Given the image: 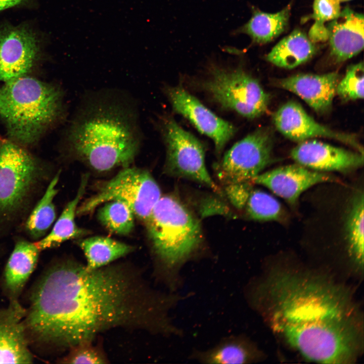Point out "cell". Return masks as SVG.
Segmentation results:
<instances>
[{"label": "cell", "instance_id": "obj_34", "mask_svg": "<svg viewBox=\"0 0 364 364\" xmlns=\"http://www.w3.org/2000/svg\"><path fill=\"white\" fill-rule=\"evenodd\" d=\"M24 0H0V11L19 5Z\"/></svg>", "mask_w": 364, "mask_h": 364}, {"label": "cell", "instance_id": "obj_30", "mask_svg": "<svg viewBox=\"0 0 364 364\" xmlns=\"http://www.w3.org/2000/svg\"><path fill=\"white\" fill-rule=\"evenodd\" d=\"M364 67L362 62L349 66L339 80L336 93L345 101L363 98Z\"/></svg>", "mask_w": 364, "mask_h": 364}, {"label": "cell", "instance_id": "obj_3", "mask_svg": "<svg viewBox=\"0 0 364 364\" xmlns=\"http://www.w3.org/2000/svg\"><path fill=\"white\" fill-rule=\"evenodd\" d=\"M137 113L120 94L94 93L82 103L67 130L66 151L99 172L129 166L142 144Z\"/></svg>", "mask_w": 364, "mask_h": 364}, {"label": "cell", "instance_id": "obj_22", "mask_svg": "<svg viewBox=\"0 0 364 364\" xmlns=\"http://www.w3.org/2000/svg\"><path fill=\"white\" fill-rule=\"evenodd\" d=\"M87 178V175L82 178L75 197L68 203L50 232L34 243L39 251L56 247L67 240L85 234V231L76 225L75 217L79 202L85 190Z\"/></svg>", "mask_w": 364, "mask_h": 364}, {"label": "cell", "instance_id": "obj_17", "mask_svg": "<svg viewBox=\"0 0 364 364\" xmlns=\"http://www.w3.org/2000/svg\"><path fill=\"white\" fill-rule=\"evenodd\" d=\"M339 80L336 72L300 73L280 79L277 85L299 96L317 113L323 114L331 109Z\"/></svg>", "mask_w": 364, "mask_h": 364}, {"label": "cell", "instance_id": "obj_12", "mask_svg": "<svg viewBox=\"0 0 364 364\" xmlns=\"http://www.w3.org/2000/svg\"><path fill=\"white\" fill-rule=\"evenodd\" d=\"M273 122L281 133L293 141L300 143L313 138H326L349 145L363 154V147L355 135L320 124L297 102L290 101L280 107L274 115Z\"/></svg>", "mask_w": 364, "mask_h": 364}, {"label": "cell", "instance_id": "obj_5", "mask_svg": "<svg viewBox=\"0 0 364 364\" xmlns=\"http://www.w3.org/2000/svg\"><path fill=\"white\" fill-rule=\"evenodd\" d=\"M65 113L64 94L56 85L27 75L0 88V117L8 139L25 148L38 143Z\"/></svg>", "mask_w": 364, "mask_h": 364}, {"label": "cell", "instance_id": "obj_31", "mask_svg": "<svg viewBox=\"0 0 364 364\" xmlns=\"http://www.w3.org/2000/svg\"><path fill=\"white\" fill-rule=\"evenodd\" d=\"M94 340L81 341L70 347L60 362L64 363L101 364L108 362L101 348L93 343Z\"/></svg>", "mask_w": 364, "mask_h": 364}, {"label": "cell", "instance_id": "obj_7", "mask_svg": "<svg viewBox=\"0 0 364 364\" xmlns=\"http://www.w3.org/2000/svg\"><path fill=\"white\" fill-rule=\"evenodd\" d=\"M202 88L222 108L253 119L267 110L269 97L257 80L242 68L213 66Z\"/></svg>", "mask_w": 364, "mask_h": 364}, {"label": "cell", "instance_id": "obj_26", "mask_svg": "<svg viewBox=\"0 0 364 364\" xmlns=\"http://www.w3.org/2000/svg\"><path fill=\"white\" fill-rule=\"evenodd\" d=\"M363 193L359 191L351 200L345 224L349 254L360 267L363 263Z\"/></svg>", "mask_w": 364, "mask_h": 364}, {"label": "cell", "instance_id": "obj_13", "mask_svg": "<svg viewBox=\"0 0 364 364\" xmlns=\"http://www.w3.org/2000/svg\"><path fill=\"white\" fill-rule=\"evenodd\" d=\"M35 35L21 27L0 29V81L28 75L39 56Z\"/></svg>", "mask_w": 364, "mask_h": 364}, {"label": "cell", "instance_id": "obj_9", "mask_svg": "<svg viewBox=\"0 0 364 364\" xmlns=\"http://www.w3.org/2000/svg\"><path fill=\"white\" fill-rule=\"evenodd\" d=\"M160 130L166 150L165 172L197 182L221 195L206 168L203 144L171 117L162 119Z\"/></svg>", "mask_w": 364, "mask_h": 364}, {"label": "cell", "instance_id": "obj_19", "mask_svg": "<svg viewBox=\"0 0 364 364\" xmlns=\"http://www.w3.org/2000/svg\"><path fill=\"white\" fill-rule=\"evenodd\" d=\"M262 357L256 345L246 335H230L205 350L194 348L189 358L204 364H246L258 361Z\"/></svg>", "mask_w": 364, "mask_h": 364}, {"label": "cell", "instance_id": "obj_29", "mask_svg": "<svg viewBox=\"0 0 364 364\" xmlns=\"http://www.w3.org/2000/svg\"><path fill=\"white\" fill-rule=\"evenodd\" d=\"M340 3L337 0H314L311 18L315 22L308 34V37L313 42L328 40V29L325 24L339 15L341 11Z\"/></svg>", "mask_w": 364, "mask_h": 364}, {"label": "cell", "instance_id": "obj_4", "mask_svg": "<svg viewBox=\"0 0 364 364\" xmlns=\"http://www.w3.org/2000/svg\"><path fill=\"white\" fill-rule=\"evenodd\" d=\"M156 261L155 276L172 292L181 288L182 269L199 255L203 243L201 223L176 196H161L146 221Z\"/></svg>", "mask_w": 364, "mask_h": 364}, {"label": "cell", "instance_id": "obj_24", "mask_svg": "<svg viewBox=\"0 0 364 364\" xmlns=\"http://www.w3.org/2000/svg\"><path fill=\"white\" fill-rule=\"evenodd\" d=\"M79 246L86 259V267L100 268L133 251L130 245L111 238L96 236L82 240Z\"/></svg>", "mask_w": 364, "mask_h": 364}, {"label": "cell", "instance_id": "obj_18", "mask_svg": "<svg viewBox=\"0 0 364 364\" xmlns=\"http://www.w3.org/2000/svg\"><path fill=\"white\" fill-rule=\"evenodd\" d=\"M363 15L348 7L329 22L330 54L334 61L340 63L359 53L363 48Z\"/></svg>", "mask_w": 364, "mask_h": 364}, {"label": "cell", "instance_id": "obj_8", "mask_svg": "<svg viewBox=\"0 0 364 364\" xmlns=\"http://www.w3.org/2000/svg\"><path fill=\"white\" fill-rule=\"evenodd\" d=\"M161 197L160 187L148 170L129 166L105 183L78 207L76 214H87L101 204L117 200L127 204L134 216L145 222Z\"/></svg>", "mask_w": 364, "mask_h": 364}, {"label": "cell", "instance_id": "obj_32", "mask_svg": "<svg viewBox=\"0 0 364 364\" xmlns=\"http://www.w3.org/2000/svg\"><path fill=\"white\" fill-rule=\"evenodd\" d=\"M251 183L247 181L225 185L226 197L236 208L240 210L244 208L252 190Z\"/></svg>", "mask_w": 364, "mask_h": 364}, {"label": "cell", "instance_id": "obj_21", "mask_svg": "<svg viewBox=\"0 0 364 364\" xmlns=\"http://www.w3.org/2000/svg\"><path fill=\"white\" fill-rule=\"evenodd\" d=\"M316 50L306 33L295 29L272 49L266 59L279 67L292 69L309 60Z\"/></svg>", "mask_w": 364, "mask_h": 364}, {"label": "cell", "instance_id": "obj_2", "mask_svg": "<svg viewBox=\"0 0 364 364\" xmlns=\"http://www.w3.org/2000/svg\"><path fill=\"white\" fill-rule=\"evenodd\" d=\"M245 295L272 332L307 359L346 364L360 355L359 309L348 290L327 277L274 269L248 285Z\"/></svg>", "mask_w": 364, "mask_h": 364}, {"label": "cell", "instance_id": "obj_6", "mask_svg": "<svg viewBox=\"0 0 364 364\" xmlns=\"http://www.w3.org/2000/svg\"><path fill=\"white\" fill-rule=\"evenodd\" d=\"M46 174L44 165L25 147L0 138V225L20 212Z\"/></svg>", "mask_w": 364, "mask_h": 364}, {"label": "cell", "instance_id": "obj_33", "mask_svg": "<svg viewBox=\"0 0 364 364\" xmlns=\"http://www.w3.org/2000/svg\"><path fill=\"white\" fill-rule=\"evenodd\" d=\"M200 212L204 216L216 214H230L229 209L226 205L219 200L213 198H208L202 203Z\"/></svg>", "mask_w": 364, "mask_h": 364}, {"label": "cell", "instance_id": "obj_16", "mask_svg": "<svg viewBox=\"0 0 364 364\" xmlns=\"http://www.w3.org/2000/svg\"><path fill=\"white\" fill-rule=\"evenodd\" d=\"M26 308L17 299L0 308V363H31L30 351L24 320Z\"/></svg>", "mask_w": 364, "mask_h": 364}, {"label": "cell", "instance_id": "obj_10", "mask_svg": "<svg viewBox=\"0 0 364 364\" xmlns=\"http://www.w3.org/2000/svg\"><path fill=\"white\" fill-rule=\"evenodd\" d=\"M272 143L271 133L264 129L235 143L217 166L219 180L225 185L252 182L270 162Z\"/></svg>", "mask_w": 364, "mask_h": 364}, {"label": "cell", "instance_id": "obj_20", "mask_svg": "<svg viewBox=\"0 0 364 364\" xmlns=\"http://www.w3.org/2000/svg\"><path fill=\"white\" fill-rule=\"evenodd\" d=\"M39 252L34 243L23 239L16 242L4 273V287L10 299H17L36 265Z\"/></svg>", "mask_w": 364, "mask_h": 364}, {"label": "cell", "instance_id": "obj_35", "mask_svg": "<svg viewBox=\"0 0 364 364\" xmlns=\"http://www.w3.org/2000/svg\"><path fill=\"white\" fill-rule=\"evenodd\" d=\"M337 1H338L339 3H341V2L348 1H350V0H337Z\"/></svg>", "mask_w": 364, "mask_h": 364}, {"label": "cell", "instance_id": "obj_28", "mask_svg": "<svg viewBox=\"0 0 364 364\" xmlns=\"http://www.w3.org/2000/svg\"><path fill=\"white\" fill-rule=\"evenodd\" d=\"M244 209L249 218L257 221L279 220L283 214L278 200L259 190L251 191Z\"/></svg>", "mask_w": 364, "mask_h": 364}, {"label": "cell", "instance_id": "obj_15", "mask_svg": "<svg viewBox=\"0 0 364 364\" xmlns=\"http://www.w3.org/2000/svg\"><path fill=\"white\" fill-rule=\"evenodd\" d=\"M334 180V177L325 172L314 171L297 163L261 172L252 182L265 187L294 205L301 194L309 188Z\"/></svg>", "mask_w": 364, "mask_h": 364}, {"label": "cell", "instance_id": "obj_1", "mask_svg": "<svg viewBox=\"0 0 364 364\" xmlns=\"http://www.w3.org/2000/svg\"><path fill=\"white\" fill-rule=\"evenodd\" d=\"M176 304L174 294L150 287L138 271L90 269L68 259L52 265L35 285L24 323L29 343L68 349L115 328L166 336Z\"/></svg>", "mask_w": 364, "mask_h": 364}, {"label": "cell", "instance_id": "obj_25", "mask_svg": "<svg viewBox=\"0 0 364 364\" xmlns=\"http://www.w3.org/2000/svg\"><path fill=\"white\" fill-rule=\"evenodd\" d=\"M60 175L58 172L50 181L26 221V231L32 239L39 240L43 237L56 219L54 200L58 192L56 186Z\"/></svg>", "mask_w": 364, "mask_h": 364}, {"label": "cell", "instance_id": "obj_11", "mask_svg": "<svg viewBox=\"0 0 364 364\" xmlns=\"http://www.w3.org/2000/svg\"><path fill=\"white\" fill-rule=\"evenodd\" d=\"M165 90L173 110L188 119L201 133L211 138L219 155L236 132L235 126L217 116L183 87L169 86Z\"/></svg>", "mask_w": 364, "mask_h": 364}, {"label": "cell", "instance_id": "obj_23", "mask_svg": "<svg viewBox=\"0 0 364 364\" xmlns=\"http://www.w3.org/2000/svg\"><path fill=\"white\" fill-rule=\"evenodd\" d=\"M291 7L287 6L276 13H268L254 10L249 20L236 31L245 33L255 43L269 42L287 28L290 15Z\"/></svg>", "mask_w": 364, "mask_h": 364}, {"label": "cell", "instance_id": "obj_27", "mask_svg": "<svg viewBox=\"0 0 364 364\" xmlns=\"http://www.w3.org/2000/svg\"><path fill=\"white\" fill-rule=\"evenodd\" d=\"M98 218L110 231L121 235L129 234L134 226V215L125 203L117 200L106 202L100 209Z\"/></svg>", "mask_w": 364, "mask_h": 364}, {"label": "cell", "instance_id": "obj_14", "mask_svg": "<svg viewBox=\"0 0 364 364\" xmlns=\"http://www.w3.org/2000/svg\"><path fill=\"white\" fill-rule=\"evenodd\" d=\"M292 158L311 170L325 172H347L362 166L363 154L316 140H306L291 151Z\"/></svg>", "mask_w": 364, "mask_h": 364}]
</instances>
